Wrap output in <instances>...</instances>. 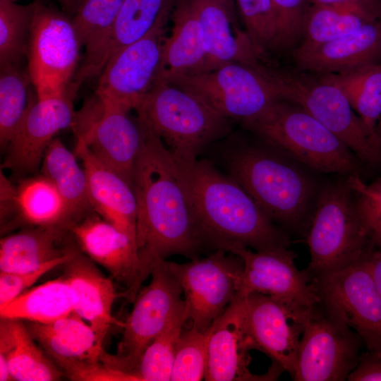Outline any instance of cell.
<instances>
[{"label":"cell","instance_id":"9","mask_svg":"<svg viewBox=\"0 0 381 381\" xmlns=\"http://www.w3.org/2000/svg\"><path fill=\"white\" fill-rule=\"evenodd\" d=\"M150 275V283L139 290L133 309L123 322L116 354L105 352L102 357L104 365L126 375L131 381H137L133 370L143 351L183 301L181 285L165 259H156Z\"/></svg>","mask_w":381,"mask_h":381},{"label":"cell","instance_id":"19","mask_svg":"<svg viewBox=\"0 0 381 381\" xmlns=\"http://www.w3.org/2000/svg\"><path fill=\"white\" fill-rule=\"evenodd\" d=\"M69 231L84 254L126 286L124 298L133 302L140 289L136 240L95 211L72 224Z\"/></svg>","mask_w":381,"mask_h":381},{"label":"cell","instance_id":"12","mask_svg":"<svg viewBox=\"0 0 381 381\" xmlns=\"http://www.w3.org/2000/svg\"><path fill=\"white\" fill-rule=\"evenodd\" d=\"M226 252L217 249L205 258L186 263L167 261L184 294L188 320L203 332L238 296L243 261Z\"/></svg>","mask_w":381,"mask_h":381},{"label":"cell","instance_id":"26","mask_svg":"<svg viewBox=\"0 0 381 381\" xmlns=\"http://www.w3.org/2000/svg\"><path fill=\"white\" fill-rule=\"evenodd\" d=\"M30 334L60 368L77 363H98L105 351L103 343L83 318L74 312L54 322L25 323Z\"/></svg>","mask_w":381,"mask_h":381},{"label":"cell","instance_id":"48","mask_svg":"<svg viewBox=\"0 0 381 381\" xmlns=\"http://www.w3.org/2000/svg\"><path fill=\"white\" fill-rule=\"evenodd\" d=\"M66 13L74 15L81 0H57Z\"/></svg>","mask_w":381,"mask_h":381},{"label":"cell","instance_id":"6","mask_svg":"<svg viewBox=\"0 0 381 381\" xmlns=\"http://www.w3.org/2000/svg\"><path fill=\"white\" fill-rule=\"evenodd\" d=\"M306 236L310 260L305 271L311 281L353 264L374 248L347 176L322 184Z\"/></svg>","mask_w":381,"mask_h":381},{"label":"cell","instance_id":"27","mask_svg":"<svg viewBox=\"0 0 381 381\" xmlns=\"http://www.w3.org/2000/svg\"><path fill=\"white\" fill-rule=\"evenodd\" d=\"M172 14L173 27L164 42L155 85L200 73L206 56L203 30L188 0H178Z\"/></svg>","mask_w":381,"mask_h":381},{"label":"cell","instance_id":"51","mask_svg":"<svg viewBox=\"0 0 381 381\" xmlns=\"http://www.w3.org/2000/svg\"><path fill=\"white\" fill-rule=\"evenodd\" d=\"M7 1H13V2H15V1H17V0H7Z\"/></svg>","mask_w":381,"mask_h":381},{"label":"cell","instance_id":"21","mask_svg":"<svg viewBox=\"0 0 381 381\" xmlns=\"http://www.w3.org/2000/svg\"><path fill=\"white\" fill-rule=\"evenodd\" d=\"M95 262L79 250L63 266L62 277L68 283L73 312L87 322L103 343L111 325L123 327V322L112 316L114 301L124 297L115 289L112 279L106 277Z\"/></svg>","mask_w":381,"mask_h":381},{"label":"cell","instance_id":"31","mask_svg":"<svg viewBox=\"0 0 381 381\" xmlns=\"http://www.w3.org/2000/svg\"><path fill=\"white\" fill-rule=\"evenodd\" d=\"M17 221L28 226L69 231L73 224L58 189L43 175L23 181L16 187Z\"/></svg>","mask_w":381,"mask_h":381},{"label":"cell","instance_id":"23","mask_svg":"<svg viewBox=\"0 0 381 381\" xmlns=\"http://www.w3.org/2000/svg\"><path fill=\"white\" fill-rule=\"evenodd\" d=\"M178 0H123L116 20L101 42L84 55L75 76L78 85L85 79L99 75L116 53L146 35L158 20L171 13Z\"/></svg>","mask_w":381,"mask_h":381},{"label":"cell","instance_id":"11","mask_svg":"<svg viewBox=\"0 0 381 381\" xmlns=\"http://www.w3.org/2000/svg\"><path fill=\"white\" fill-rule=\"evenodd\" d=\"M312 283L325 311L356 332L368 351L381 352V296L365 256Z\"/></svg>","mask_w":381,"mask_h":381},{"label":"cell","instance_id":"8","mask_svg":"<svg viewBox=\"0 0 381 381\" xmlns=\"http://www.w3.org/2000/svg\"><path fill=\"white\" fill-rule=\"evenodd\" d=\"M81 44L68 16L40 1L33 3L28 47V73L37 99L75 90L73 78Z\"/></svg>","mask_w":381,"mask_h":381},{"label":"cell","instance_id":"33","mask_svg":"<svg viewBox=\"0 0 381 381\" xmlns=\"http://www.w3.org/2000/svg\"><path fill=\"white\" fill-rule=\"evenodd\" d=\"M320 80L337 87L368 129L377 135L376 126L381 116V64L324 74Z\"/></svg>","mask_w":381,"mask_h":381},{"label":"cell","instance_id":"52","mask_svg":"<svg viewBox=\"0 0 381 381\" xmlns=\"http://www.w3.org/2000/svg\"><path fill=\"white\" fill-rule=\"evenodd\" d=\"M380 23H381V19H380Z\"/></svg>","mask_w":381,"mask_h":381},{"label":"cell","instance_id":"47","mask_svg":"<svg viewBox=\"0 0 381 381\" xmlns=\"http://www.w3.org/2000/svg\"><path fill=\"white\" fill-rule=\"evenodd\" d=\"M365 260L381 296V248L374 247L365 255Z\"/></svg>","mask_w":381,"mask_h":381},{"label":"cell","instance_id":"22","mask_svg":"<svg viewBox=\"0 0 381 381\" xmlns=\"http://www.w3.org/2000/svg\"><path fill=\"white\" fill-rule=\"evenodd\" d=\"M74 153L83 163L93 210L136 240L137 204L131 185L97 158L80 135Z\"/></svg>","mask_w":381,"mask_h":381},{"label":"cell","instance_id":"4","mask_svg":"<svg viewBox=\"0 0 381 381\" xmlns=\"http://www.w3.org/2000/svg\"><path fill=\"white\" fill-rule=\"evenodd\" d=\"M241 124L316 172L363 179L368 176V168L356 155L296 104L278 99Z\"/></svg>","mask_w":381,"mask_h":381},{"label":"cell","instance_id":"20","mask_svg":"<svg viewBox=\"0 0 381 381\" xmlns=\"http://www.w3.org/2000/svg\"><path fill=\"white\" fill-rule=\"evenodd\" d=\"M100 112L81 136L97 158L123 176L132 186L134 165L143 145L146 126L131 109L100 102Z\"/></svg>","mask_w":381,"mask_h":381},{"label":"cell","instance_id":"10","mask_svg":"<svg viewBox=\"0 0 381 381\" xmlns=\"http://www.w3.org/2000/svg\"><path fill=\"white\" fill-rule=\"evenodd\" d=\"M171 83L197 95L222 115L240 123L263 111L280 99L261 66L226 64L210 72L182 75Z\"/></svg>","mask_w":381,"mask_h":381},{"label":"cell","instance_id":"14","mask_svg":"<svg viewBox=\"0 0 381 381\" xmlns=\"http://www.w3.org/2000/svg\"><path fill=\"white\" fill-rule=\"evenodd\" d=\"M170 14L162 16L146 35L107 61L96 90L100 102L134 110L155 87Z\"/></svg>","mask_w":381,"mask_h":381},{"label":"cell","instance_id":"24","mask_svg":"<svg viewBox=\"0 0 381 381\" xmlns=\"http://www.w3.org/2000/svg\"><path fill=\"white\" fill-rule=\"evenodd\" d=\"M201 23L206 56L200 73L210 72L232 62L253 64L262 59L245 32L235 24V16L214 0H188Z\"/></svg>","mask_w":381,"mask_h":381},{"label":"cell","instance_id":"18","mask_svg":"<svg viewBox=\"0 0 381 381\" xmlns=\"http://www.w3.org/2000/svg\"><path fill=\"white\" fill-rule=\"evenodd\" d=\"M76 90L50 97L32 99L9 145L2 167L17 174L34 171L46 148L60 131L76 124L73 99Z\"/></svg>","mask_w":381,"mask_h":381},{"label":"cell","instance_id":"45","mask_svg":"<svg viewBox=\"0 0 381 381\" xmlns=\"http://www.w3.org/2000/svg\"><path fill=\"white\" fill-rule=\"evenodd\" d=\"M309 4L343 7L355 11L373 21L381 19L380 0H308Z\"/></svg>","mask_w":381,"mask_h":381},{"label":"cell","instance_id":"25","mask_svg":"<svg viewBox=\"0 0 381 381\" xmlns=\"http://www.w3.org/2000/svg\"><path fill=\"white\" fill-rule=\"evenodd\" d=\"M380 56V20L365 23L351 33L294 58L300 68L324 75L344 73L376 63Z\"/></svg>","mask_w":381,"mask_h":381},{"label":"cell","instance_id":"41","mask_svg":"<svg viewBox=\"0 0 381 381\" xmlns=\"http://www.w3.org/2000/svg\"><path fill=\"white\" fill-rule=\"evenodd\" d=\"M356 207L374 247L381 248V178L370 183L358 176H347Z\"/></svg>","mask_w":381,"mask_h":381},{"label":"cell","instance_id":"17","mask_svg":"<svg viewBox=\"0 0 381 381\" xmlns=\"http://www.w3.org/2000/svg\"><path fill=\"white\" fill-rule=\"evenodd\" d=\"M254 349L246 329L242 298H236L210 327L207 365L208 381H269L284 370L272 363L263 375L249 370L250 351Z\"/></svg>","mask_w":381,"mask_h":381},{"label":"cell","instance_id":"37","mask_svg":"<svg viewBox=\"0 0 381 381\" xmlns=\"http://www.w3.org/2000/svg\"><path fill=\"white\" fill-rule=\"evenodd\" d=\"M32 15L33 3L0 0V66L20 64L27 55Z\"/></svg>","mask_w":381,"mask_h":381},{"label":"cell","instance_id":"40","mask_svg":"<svg viewBox=\"0 0 381 381\" xmlns=\"http://www.w3.org/2000/svg\"><path fill=\"white\" fill-rule=\"evenodd\" d=\"M210 328L205 332L194 327L182 331L174 357L171 381H199L205 378Z\"/></svg>","mask_w":381,"mask_h":381},{"label":"cell","instance_id":"5","mask_svg":"<svg viewBox=\"0 0 381 381\" xmlns=\"http://www.w3.org/2000/svg\"><path fill=\"white\" fill-rule=\"evenodd\" d=\"M134 111L179 162L190 163L207 145L231 133L230 120L193 93L156 85Z\"/></svg>","mask_w":381,"mask_h":381},{"label":"cell","instance_id":"28","mask_svg":"<svg viewBox=\"0 0 381 381\" xmlns=\"http://www.w3.org/2000/svg\"><path fill=\"white\" fill-rule=\"evenodd\" d=\"M0 356L6 358L14 380L55 381L64 375L36 344L23 320L1 318Z\"/></svg>","mask_w":381,"mask_h":381},{"label":"cell","instance_id":"16","mask_svg":"<svg viewBox=\"0 0 381 381\" xmlns=\"http://www.w3.org/2000/svg\"><path fill=\"white\" fill-rule=\"evenodd\" d=\"M226 252L238 256L243 264L237 298L258 292L307 308L320 303L311 279L296 267V255L288 247L256 251L233 246Z\"/></svg>","mask_w":381,"mask_h":381},{"label":"cell","instance_id":"13","mask_svg":"<svg viewBox=\"0 0 381 381\" xmlns=\"http://www.w3.org/2000/svg\"><path fill=\"white\" fill-rule=\"evenodd\" d=\"M364 344L346 325L318 305L299 343L296 381H343L358 365Z\"/></svg>","mask_w":381,"mask_h":381},{"label":"cell","instance_id":"49","mask_svg":"<svg viewBox=\"0 0 381 381\" xmlns=\"http://www.w3.org/2000/svg\"><path fill=\"white\" fill-rule=\"evenodd\" d=\"M222 5H223L234 16V2L235 0H214Z\"/></svg>","mask_w":381,"mask_h":381},{"label":"cell","instance_id":"46","mask_svg":"<svg viewBox=\"0 0 381 381\" xmlns=\"http://www.w3.org/2000/svg\"><path fill=\"white\" fill-rule=\"evenodd\" d=\"M1 224L4 227L18 216L16 188L11 184L1 171Z\"/></svg>","mask_w":381,"mask_h":381},{"label":"cell","instance_id":"7","mask_svg":"<svg viewBox=\"0 0 381 381\" xmlns=\"http://www.w3.org/2000/svg\"><path fill=\"white\" fill-rule=\"evenodd\" d=\"M263 69L280 99L298 104L341 140L368 169L381 168V141L355 114L336 86L309 75L275 68Z\"/></svg>","mask_w":381,"mask_h":381},{"label":"cell","instance_id":"42","mask_svg":"<svg viewBox=\"0 0 381 381\" xmlns=\"http://www.w3.org/2000/svg\"><path fill=\"white\" fill-rule=\"evenodd\" d=\"M78 250L74 248L67 255L50 261L34 271L23 273L0 272V308L28 290L46 273L55 267L62 266Z\"/></svg>","mask_w":381,"mask_h":381},{"label":"cell","instance_id":"44","mask_svg":"<svg viewBox=\"0 0 381 381\" xmlns=\"http://www.w3.org/2000/svg\"><path fill=\"white\" fill-rule=\"evenodd\" d=\"M349 381H381V352L362 353L354 370L349 375Z\"/></svg>","mask_w":381,"mask_h":381},{"label":"cell","instance_id":"15","mask_svg":"<svg viewBox=\"0 0 381 381\" xmlns=\"http://www.w3.org/2000/svg\"><path fill=\"white\" fill-rule=\"evenodd\" d=\"M246 329L262 351L293 379L306 324L317 307L307 308L258 292L242 297Z\"/></svg>","mask_w":381,"mask_h":381},{"label":"cell","instance_id":"3","mask_svg":"<svg viewBox=\"0 0 381 381\" xmlns=\"http://www.w3.org/2000/svg\"><path fill=\"white\" fill-rule=\"evenodd\" d=\"M176 162L205 246L226 251L233 246L256 251L289 246V234L272 222L229 174L207 159Z\"/></svg>","mask_w":381,"mask_h":381},{"label":"cell","instance_id":"39","mask_svg":"<svg viewBox=\"0 0 381 381\" xmlns=\"http://www.w3.org/2000/svg\"><path fill=\"white\" fill-rule=\"evenodd\" d=\"M123 0H81L71 22L85 54L90 53L113 26Z\"/></svg>","mask_w":381,"mask_h":381},{"label":"cell","instance_id":"38","mask_svg":"<svg viewBox=\"0 0 381 381\" xmlns=\"http://www.w3.org/2000/svg\"><path fill=\"white\" fill-rule=\"evenodd\" d=\"M246 32L258 54L282 49L277 14L272 0H236Z\"/></svg>","mask_w":381,"mask_h":381},{"label":"cell","instance_id":"2","mask_svg":"<svg viewBox=\"0 0 381 381\" xmlns=\"http://www.w3.org/2000/svg\"><path fill=\"white\" fill-rule=\"evenodd\" d=\"M231 138L224 155L229 175L272 222L306 236L322 184L316 171L258 137Z\"/></svg>","mask_w":381,"mask_h":381},{"label":"cell","instance_id":"36","mask_svg":"<svg viewBox=\"0 0 381 381\" xmlns=\"http://www.w3.org/2000/svg\"><path fill=\"white\" fill-rule=\"evenodd\" d=\"M0 145L6 150L22 123L33 99L31 83L20 64L0 66Z\"/></svg>","mask_w":381,"mask_h":381},{"label":"cell","instance_id":"1","mask_svg":"<svg viewBox=\"0 0 381 381\" xmlns=\"http://www.w3.org/2000/svg\"><path fill=\"white\" fill-rule=\"evenodd\" d=\"M132 188L137 204L141 286L157 258L182 255L193 259L205 244L178 164L160 138L147 126L133 168Z\"/></svg>","mask_w":381,"mask_h":381},{"label":"cell","instance_id":"32","mask_svg":"<svg viewBox=\"0 0 381 381\" xmlns=\"http://www.w3.org/2000/svg\"><path fill=\"white\" fill-rule=\"evenodd\" d=\"M73 313L69 286L61 276L28 289L0 308L1 318L47 324Z\"/></svg>","mask_w":381,"mask_h":381},{"label":"cell","instance_id":"50","mask_svg":"<svg viewBox=\"0 0 381 381\" xmlns=\"http://www.w3.org/2000/svg\"><path fill=\"white\" fill-rule=\"evenodd\" d=\"M376 133L380 140L381 141V116L380 117L376 126Z\"/></svg>","mask_w":381,"mask_h":381},{"label":"cell","instance_id":"43","mask_svg":"<svg viewBox=\"0 0 381 381\" xmlns=\"http://www.w3.org/2000/svg\"><path fill=\"white\" fill-rule=\"evenodd\" d=\"M279 25L282 49L291 46L303 34V23L310 6L308 0H272Z\"/></svg>","mask_w":381,"mask_h":381},{"label":"cell","instance_id":"30","mask_svg":"<svg viewBox=\"0 0 381 381\" xmlns=\"http://www.w3.org/2000/svg\"><path fill=\"white\" fill-rule=\"evenodd\" d=\"M75 157L59 138H54L46 148L41 162L42 175L59 191L73 224L94 211L85 171Z\"/></svg>","mask_w":381,"mask_h":381},{"label":"cell","instance_id":"34","mask_svg":"<svg viewBox=\"0 0 381 381\" xmlns=\"http://www.w3.org/2000/svg\"><path fill=\"white\" fill-rule=\"evenodd\" d=\"M371 22L375 21L349 8L310 4L304 19L303 40L294 56L307 53Z\"/></svg>","mask_w":381,"mask_h":381},{"label":"cell","instance_id":"35","mask_svg":"<svg viewBox=\"0 0 381 381\" xmlns=\"http://www.w3.org/2000/svg\"><path fill=\"white\" fill-rule=\"evenodd\" d=\"M187 321L183 300L164 329L143 351L133 370L137 381L171 380L178 342Z\"/></svg>","mask_w":381,"mask_h":381},{"label":"cell","instance_id":"29","mask_svg":"<svg viewBox=\"0 0 381 381\" xmlns=\"http://www.w3.org/2000/svg\"><path fill=\"white\" fill-rule=\"evenodd\" d=\"M67 231L29 226L0 241V271L23 273L69 253L74 248H60L58 242Z\"/></svg>","mask_w":381,"mask_h":381}]
</instances>
